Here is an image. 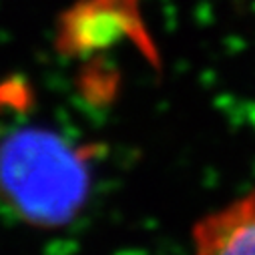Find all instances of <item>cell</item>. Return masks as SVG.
<instances>
[{
  "label": "cell",
  "instance_id": "3957f363",
  "mask_svg": "<svg viewBox=\"0 0 255 255\" xmlns=\"http://www.w3.org/2000/svg\"><path fill=\"white\" fill-rule=\"evenodd\" d=\"M193 255H255V187L191 229Z\"/></svg>",
  "mask_w": 255,
  "mask_h": 255
},
{
  "label": "cell",
  "instance_id": "6da1fadb",
  "mask_svg": "<svg viewBox=\"0 0 255 255\" xmlns=\"http://www.w3.org/2000/svg\"><path fill=\"white\" fill-rule=\"evenodd\" d=\"M89 173L87 157L52 131L26 127L0 143V197L30 223L71 221L87 199Z\"/></svg>",
  "mask_w": 255,
  "mask_h": 255
},
{
  "label": "cell",
  "instance_id": "7a4b0ae2",
  "mask_svg": "<svg viewBox=\"0 0 255 255\" xmlns=\"http://www.w3.org/2000/svg\"><path fill=\"white\" fill-rule=\"evenodd\" d=\"M123 40H129L151 65H159L141 0H79L58 22L56 46L67 56H89Z\"/></svg>",
  "mask_w": 255,
  "mask_h": 255
}]
</instances>
